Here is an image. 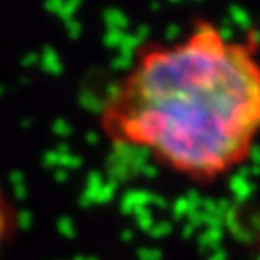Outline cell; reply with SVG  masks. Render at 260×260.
<instances>
[{"label":"cell","instance_id":"cell-2","mask_svg":"<svg viewBox=\"0 0 260 260\" xmlns=\"http://www.w3.org/2000/svg\"><path fill=\"white\" fill-rule=\"evenodd\" d=\"M18 208L12 203L8 193L0 187V260L4 256V251L14 239V233L18 230Z\"/></svg>","mask_w":260,"mask_h":260},{"label":"cell","instance_id":"cell-1","mask_svg":"<svg viewBox=\"0 0 260 260\" xmlns=\"http://www.w3.org/2000/svg\"><path fill=\"white\" fill-rule=\"evenodd\" d=\"M256 37L233 39L197 19L172 43H149L99 108L104 139L197 185L249 162L260 129Z\"/></svg>","mask_w":260,"mask_h":260}]
</instances>
